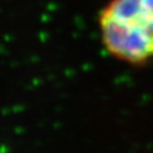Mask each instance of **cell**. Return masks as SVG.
Returning a JSON list of instances; mask_svg holds the SVG:
<instances>
[{
  "label": "cell",
  "instance_id": "1",
  "mask_svg": "<svg viewBox=\"0 0 153 153\" xmlns=\"http://www.w3.org/2000/svg\"><path fill=\"white\" fill-rule=\"evenodd\" d=\"M110 54L131 65L153 60V0H111L99 15Z\"/></svg>",
  "mask_w": 153,
  "mask_h": 153
}]
</instances>
